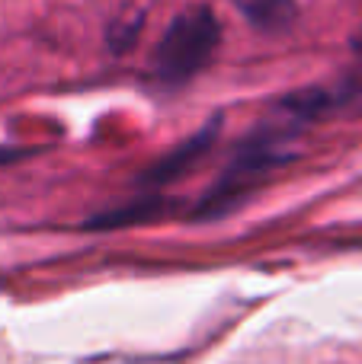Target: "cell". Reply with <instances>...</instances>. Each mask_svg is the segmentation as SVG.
<instances>
[{
  "label": "cell",
  "instance_id": "obj_6",
  "mask_svg": "<svg viewBox=\"0 0 362 364\" xmlns=\"http://www.w3.org/2000/svg\"><path fill=\"white\" fill-rule=\"evenodd\" d=\"M138 29H141V13H132V16H122L113 23V29H109V45H113V51H128L135 45V38H138Z\"/></svg>",
  "mask_w": 362,
  "mask_h": 364
},
{
  "label": "cell",
  "instance_id": "obj_8",
  "mask_svg": "<svg viewBox=\"0 0 362 364\" xmlns=\"http://www.w3.org/2000/svg\"><path fill=\"white\" fill-rule=\"evenodd\" d=\"M356 51H359V55H362V38H356Z\"/></svg>",
  "mask_w": 362,
  "mask_h": 364
},
{
  "label": "cell",
  "instance_id": "obj_4",
  "mask_svg": "<svg viewBox=\"0 0 362 364\" xmlns=\"http://www.w3.org/2000/svg\"><path fill=\"white\" fill-rule=\"evenodd\" d=\"M167 214V201L160 195H145V198H135L128 205L109 208L100 211L87 220V230H122V227H135V224H148V220H157Z\"/></svg>",
  "mask_w": 362,
  "mask_h": 364
},
{
  "label": "cell",
  "instance_id": "obj_2",
  "mask_svg": "<svg viewBox=\"0 0 362 364\" xmlns=\"http://www.w3.org/2000/svg\"><path fill=\"white\" fill-rule=\"evenodd\" d=\"M218 42H222V23L215 10L196 4L190 10L177 13L164 29L157 48L151 58V74L160 83H186L212 61Z\"/></svg>",
  "mask_w": 362,
  "mask_h": 364
},
{
  "label": "cell",
  "instance_id": "obj_1",
  "mask_svg": "<svg viewBox=\"0 0 362 364\" xmlns=\"http://www.w3.org/2000/svg\"><path fill=\"white\" fill-rule=\"evenodd\" d=\"M295 128H301L292 115H286L279 109V122H269V125L257 128L241 147L231 157V164L218 173V179L212 182V188L199 198L192 220H212L222 218V214L234 211L263 179H269L282 164L292 160L289 151V138L295 134Z\"/></svg>",
  "mask_w": 362,
  "mask_h": 364
},
{
  "label": "cell",
  "instance_id": "obj_7",
  "mask_svg": "<svg viewBox=\"0 0 362 364\" xmlns=\"http://www.w3.org/2000/svg\"><path fill=\"white\" fill-rule=\"evenodd\" d=\"M29 151H19V147H0V166L4 164H16V160H23Z\"/></svg>",
  "mask_w": 362,
  "mask_h": 364
},
{
  "label": "cell",
  "instance_id": "obj_3",
  "mask_svg": "<svg viewBox=\"0 0 362 364\" xmlns=\"http://www.w3.org/2000/svg\"><path fill=\"white\" fill-rule=\"evenodd\" d=\"M218 132H222V115H215V119H212L209 125L199 128L192 138H186L180 147L167 151L164 157L157 160V164L148 166V170L138 176V186H145V188H164V186H170V182H177L180 176H186V173H190L192 166H196L199 160H202L205 154L215 147Z\"/></svg>",
  "mask_w": 362,
  "mask_h": 364
},
{
  "label": "cell",
  "instance_id": "obj_5",
  "mask_svg": "<svg viewBox=\"0 0 362 364\" xmlns=\"http://www.w3.org/2000/svg\"><path fill=\"white\" fill-rule=\"evenodd\" d=\"M237 6L247 16V23L263 32H282L299 16L295 0H237Z\"/></svg>",
  "mask_w": 362,
  "mask_h": 364
}]
</instances>
